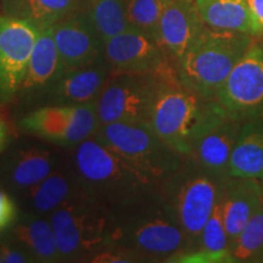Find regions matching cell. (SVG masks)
<instances>
[{
	"mask_svg": "<svg viewBox=\"0 0 263 263\" xmlns=\"http://www.w3.org/2000/svg\"><path fill=\"white\" fill-rule=\"evenodd\" d=\"M161 2H162L163 4L166 5V4H168V3H171V2H174V0H161Z\"/></svg>",
	"mask_w": 263,
	"mask_h": 263,
	"instance_id": "36",
	"label": "cell"
},
{
	"mask_svg": "<svg viewBox=\"0 0 263 263\" xmlns=\"http://www.w3.org/2000/svg\"><path fill=\"white\" fill-rule=\"evenodd\" d=\"M144 261L146 259L137 251L118 245L107 246L88 259V262L94 263H136Z\"/></svg>",
	"mask_w": 263,
	"mask_h": 263,
	"instance_id": "29",
	"label": "cell"
},
{
	"mask_svg": "<svg viewBox=\"0 0 263 263\" xmlns=\"http://www.w3.org/2000/svg\"><path fill=\"white\" fill-rule=\"evenodd\" d=\"M168 262H184V263H230L236 262L230 250L223 251H209V250H199L195 252L180 254L173 256Z\"/></svg>",
	"mask_w": 263,
	"mask_h": 263,
	"instance_id": "30",
	"label": "cell"
},
{
	"mask_svg": "<svg viewBox=\"0 0 263 263\" xmlns=\"http://www.w3.org/2000/svg\"><path fill=\"white\" fill-rule=\"evenodd\" d=\"M87 10L84 14L89 18L95 31L103 39L120 34L130 28L127 18L126 0H85Z\"/></svg>",
	"mask_w": 263,
	"mask_h": 263,
	"instance_id": "24",
	"label": "cell"
},
{
	"mask_svg": "<svg viewBox=\"0 0 263 263\" xmlns=\"http://www.w3.org/2000/svg\"><path fill=\"white\" fill-rule=\"evenodd\" d=\"M18 217L17 206L12 197L0 186V235L11 228Z\"/></svg>",
	"mask_w": 263,
	"mask_h": 263,
	"instance_id": "32",
	"label": "cell"
},
{
	"mask_svg": "<svg viewBox=\"0 0 263 263\" xmlns=\"http://www.w3.org/2000/svg\"><path fill=\"white\" fill-rule=\"evenodd\" d=\"M201 245L203 250L209 251H223L229 246V239L227 234L224 219H223V205L222 199L217 200L215 209L207 219L203 227L201 235Z\"/></svg>",
	"mask_w": 263,
	"mask_h": 263,
	"instance_id": "28",
	"label": "cell"
},
{
	"mask_svg": "<svg viewBox=\"0 0 263 263\" xmlns=\"http://www.w3.org/2000/svg\"><path fill=\"white\" fill-rule=\"evenodd\" d=\"M263 193L254 179H241L228 190L223 205V219L229 245L238 238L246 223L262 203Z\"/></svg>",
	"mask_w": 263,
	"mask_h": 263,
	"instance_id": "19",
	"label": "cell"
},
{
	"mask_svg": "<svg viewBox=\"0 0 263 263\" xmlns=\"http://www.w3.org/2000/svg\"><path fill=\"white\" fill-rule=\"evenodd\" d=\"M62 261H85L111 246L114 212L78 189L48 217Z\"/></svg>",
	"mask_w": 263,
	"mask_h": 263,
	"instance_id": "4",
	"label": "cell"
},
{
	"mask_svg": "<svg viewBox=\"0 0 263 263\" xmlns=\"http://www.w3.org/2000/svg\"><path fill=\"white\" fill-rule=\"evenodd\" d=\"M112 68L101 57L90 64L65 71L50 84L54 105L98 104Z\"/></svg>",
	"mask_w": 263,
	"mask_h": 263,
	"instance_id": "13",
	"label": "cell"
},
{
	"mask_svg": "<svg viewBox=\"0 0 263 263\" xmlns=\"http://www.w3.org/2000/svg\"><path fill=\"white\" fill-rule=\"evenodd\" d=\"M5 234L24 246L34 262H61L55 232L49 219L43 216L24 212Z\"/></svg>",
	"mask_w": 263,
	"mask_h": 263,
	"instance_id": "17",
	"label": "cell"
},
{
	"mask_svg": "<svg viewBox=\"0 0 263 263\" xmlns=\"http://www.w3.org/2000/svg\"><path fill=\"white\" fill-rule=\"evenodd\" d=\"M0 263H2V257H0Z\"/></svg>",
	"mask_w": 263,
	"mask_h": 263,
	"instance_id": "38",
	"label": "cell"
},
{
	"mask_svg": "<svg viewBox=\"0 0 263 263\" xmlns=\"http://www.w3.org/2000/svg\"><path fill=\"white\" fill-rule=\"evenodd\" d=\"M37 35L29 20L0 14V100H11L21 89Z\"/></svg>",
	"mask_w": 263,
	"mask_h": 263,
	"instance_id": "10",
	"label": "cell"
},
{
	"mask_svg": "<svg viewBox=\"0 0 263 263\" xmlns=\"http://www.w3.org/2000/svg\"><path fill=\"white\" fill-rule=\"evenodd\" d=\"M104 55L116 72L157 73L167 65L159 43L132 27L105 41Z\"/></svg>",
	"mask_w": 263,
	"mask_h": 263,
	"instance_id": "11",
	"label": "cell"
},
{
	"mask_svg": "<svg viewBox=\"0 0 263 263\" xmlns=\"http://www.w3.org/2000/svg\"><path fill=\"white\" fill-rule=\"evenodd\" d=\"M195 5L209 27L255 35L246 0H195Z\"/></svg>",
	"mask_w": 263,
	"mask_h": 263,
	"instance_id": "21",
	"label": "cell"
},
{
	"mask_svg": "<svg viewBox=\"0 0 263 263\" xmlns=\"http://www.w3.org/2000/svg\"><path fill=\"white\" fill-rule=\"evenodd\" d=\"M73 161L80 189L111 211L155 192L156 183L95 137L78 144Z\"/></svg>",
	"mask_w": 263,
	"mask_h": 263,
	"instance_id": "2",
	"label": "cell"
},
{
	"mask_svg": "<svg viewBox=\"0 0 263 263\" xmlns=\"http://www.w3.org/2000/svg\"><path fill=\"white\" fill-rule=\"evenodd\" d=\"M94 137L156 184L178 168L180 155L157 136L149 123L101 124Z\"/></svg>",
	"mask_w": 263,
	"mask_h": 263,
	"instance_id": "6",
	"label": "cell"
},
{
	"mask_svg": "<svg viewBox=\"0 0 263 263\" xmlns=\"http://www.w3.org/2000/svg\"><path fill=\"white\" fill-rule=\"evenodd\" d=\"M77 189L76 177L72 180L65 173L54 171L44 180L25 192V200L29 210L27 212L38 216L50 215Z\"/></svg>",
	"mask_w": 263,
	"mask_h": 263,
	"instance_id": "23",
	"label": "cell"
},
{
	"mask_svg": "<svg viewBox=\"0 0 263 263\" xmlns=\"http://www.w3.org/2000/svg\"><path fill=\"white\" fill-rule=\"evenodd\" d=\"M8 137H9L8 126H6L5 121L0 117V153L4 150L6 141H8Z\"/></svg>",
	"mask_w": 263,
	"mask_h": 263,
	"instance_id": "34",
	"label": "cell"
},
{
	"mask_svg": "<svg viewBox=\"0 0 263 263\" xmlns=\"http://www.w3.org/2000/svg\"><path fill=\"white\" fill-rule=\"evenodd\" d=\"M251 44L250 34L205 26L179 60V81L197 94L216 97L230 71Z\"/></svg>",
	"mask_w": 263,
	"mask_h": 263,
	"instance_id": "5",
	"label": "cell"
},
{
	"mask_svg": "<svg viewBox=\"0 0 263 263\" xmlns=\"http://www.w3.org/2000/svg\"><path fill=\"white\" fill-rule=\"evenodd\" d=\"M154 193L114 212L111 245L134 250L144 258H172L189 244L176 215L154 203ZM147 261V259H146Z\"/></svg>",
	"mask_w": 263,
	"mask_h": 263,
	"instance_id": "3",
	"label": "cell"
},
{
	"mask_svg": "<svg viewBox=\"0 0 263 263\" xmlns=\"http://www.w3.org/2000/svg\"><path fill=\"white\" fill-rule=\"evenodd\" d=\"M250 16L255 28V35L263 33V0H246Z\"/></svg>",
	"mask_w": 263,
	"mask_h": 263,
	"instance_id": "33",
	"label": "cell"
},
{
	"mask_svg": "<svg viewBox=\"0 0 263 263\" xmlns=\"http://www.w3.org/2000/svg\"><path fill=\"white\" fill-rule=\"evenodd\" d=\"M0 257H2V263L34 262L27 250L5 233L0 235Z\"/></svg>",
	"mask_w": 263,
	"mask_h": 263,
	"instance_id": "31",
	"label": "cell"
},
{
	"mask_svg": "<svg viewBox=\"0 0 263 263\" xmlns=\"http://www.w3.org/2000/svg\"><path fill=\"white\" fill-rule=\"evenodd\" d=\"M262 193H263V189H262Z\"/></svg>",
	"mask_w": 263,
	"mask_h": 263,
	"instance_id": "39",
	"label": "cell"
},
{
	"mask_svg": "<svg viewBox=\"0 0 263 263\" xmlns=\"http://www.w3.org/2000/svg\"><path fill=\"white\" fill-rule=\"evenodd\" d=\"M230 246L235 261H252L263 250V202Z\"/></svg>",
	"mask_w": 263,
	"mask_h": 263,
	"instance_id": "27",
	"label": "cell"
},
{
	"mask_svg": "<svg viewBox=\"0 0 263 263\" xmlns=\"http://www.w3.org/2000/svg\"><path fill=\"white\" fill-rule=\"evenodd\" d=\"M62 64L54 37V26L38 27V35L22 81V91L51 84L62 74Z\"/></svg>",
	"mask_w": 263,
	"mask_h": 263,
	"instance_id": "18",
	"label": "cell"
},
{
	"mask_svg": "<svg viewBox=\"0 0 263 263\" xmlns=\"http://www.w3.org/2000/svg\"><path fill=\"white\" fill-rule=\"evenodd\" d=\"M228 173L233 178H263V129L252 124L240 132L230 154Z\"/></svg>",
	"mask_w": 263,
	"mask_h": 263,
	"instance_id": "20",
	"label": "cell"
},
{
	"mask_svg": "<svg viewBox=\"0 0 263 263\" xmlns=\"http://www.w3.org/2000/svg\"><path fill=\"white\" fill-rule=\"evenodd\" d=\"M54 37L64 72L104 57L103 39L85 14L72 12L55 24Z\"/></svg>",
	"mask_w": 263,
	"mask_h": 263,
	"instance_id": "12",
	"label": "cell"
},
{
	"mask_svg": "<svg viewBox=\"0 0 263 263\" xmlns=\"http://www.w3.org/2000/svg\"><path fill=\"white\" fill-rule=\"evenodd\" d=\"M163 8L161 0H126L129 26L159 43V26Z\"/></svg>",
	"mask_w": 263,
	"mask_h": 263,
	"instance_id": "26",
	"label": "cell"
},
{
	"mask_svg": "<svg viewBox=\"0 0 263 263\" xmlns=\"http://www.w3.org/2000/svg\"><path fill=\"white\" fill-rule=\"evenodd\" d=\"M189 2H195V0H189Z\"/></svg>",
	"mask_w": 263,
	"mask_h": 263,
	"instance_id": "37",
	"label": "cell"
},
{
	"mask_svg": "<svg viewBox=\"0 0 263 263\" xmlns=\"http://www.w3.org/2000/svg\"><path fill=\"white\" fill-rule=\"evenodd\" d=\"M81 0H25L21 16L37 27L54 26L77 10Z\"/></svg>",
	"mask_w": 263,
	"mask_h": 263,
	"instance_id": "25",
	"label": "cell"
},
{
	"mask_svg": "<svg viewBox=\"0 0 263 263\" xmlns=\"http://www.w3.org/2000/svg\"><path fill=\"white\" fill-rule=\"evenodd\" d=\"M160 72H111L97 104L99 124L149 123Z\"/></svg>",
	"mask_w": 263,
	"mask_h": 263,
	"instance_id": "7",
	"label": "cell"
},
{
	"mask_svg": "<svg viewBox=\"0 0 263 263\" xmlns=\"http://www.w3.org/2000/svg\"><path fill=\"white\" fill-rule=\"evenodd\" d=\"M205 26L195 2L174 0L163 8L159 26V44L180 60Z\"/></svg>",
	"mask_w": 263,
	"mask_h": 263,
	"instance_id": "15",
	"label": "cell"
},
{
	"mask_svg": "<svg viewBox=\"0 0 263 263\" xmlns=\"http://www.w3.org/2000/svg\"><path fill=\"white\" fill-rule=\"evenodd\" d=\"M216 99L232 118L263 112V48L251 44L223 82Z\"/></svg>",
	"mask_w": 263,
	"mask_h": 263,
	"instance_id": "9",
	"label": "cell"
},
{
	"mask_svg": "<svg viewBox=\"0 0 263 263\" xmlns=\"http://www.w3.org/2000/svg\"><path fill=\"white\" fill-rule=\"evenodd\" d=\"M252 261H254V262H262L263 263V250H262L261 252H259L257 256H256L254 259H252Z\"/></svg>",
	"mask_w": 263,
	"mask_h": 263,
	"instance_id": "35",
	"label": "cell"
},
{
	"mask_svg": "<svg viewBox=\"0 0 263 263\" xmlns=\"http://www.w3.org/2000/svg\"><path fill=\"white\" fill-rule=\"evenodd\" d=\"M227 117L228 114L218 100L190 90L179 78L176 80L170 66L160 72L149 124L179 155L193 154L203 134Z\"/></svg>",
	"mask_w": 263,
	"mask_h": 263,
	"instance_id": "1",
	"label": "cell"
},
{
	"mask_svg": "<svg viewBox=\"0 0 263 263\" xmlns=\"http://www.w3.org/2000/svg\"><path fill=\"white\" fill-rule=\"evenodd\" d=\"M22 129L62 146H74L94 136L99 128L97 104L50 105L20 121Z\"/></svg>",
	"mask_w": 263,
	"mask_h": 263,
	"instance_id": "8",
	"label": "cell"
},
{
	"mask_svg": "<svg viewBox=\"0 0 263 263\" xmlns=\"http://www.w3.org/2000/svg\"><path fill=\"white\" fill-rule=\"evenodd\" d=\"M54 171L55 156L50 150L42 146H29L10 154L4 161L2 176L9 188L25 193Z\"/></svg>",
	"mask_w": 263,
	"mask_h": 263,
	"instance_id": "16",
	"label": "cell"
},
{
	"mask_svg": "<svg viewBox=\"0 0 263 263\" xmlns=\"http://www.w3.org/2000/svg\"><path fill=\"white\" fill-rule=\"evenodd\" d=\"M217 200L215 183L205 176L189 178L179 186L173 212L189 240L200 238Z\"/></svg>",
	"mask_w": 263,
	"mask_h": 263,
	"instance_id": "14",
	"label": "cell"
},
{
	"mask_svg": "<svg viewBox=\"0 0 263 263\" xmlns=\"http://www.w3.org/2000/svg\"><path fill=\"white\" fill-rule=\"evenodd\" d=\"M239 134L234 124L227 120L223 121L197 141L194 150L197 160L205 168L212 172H228L230 154Z\"/></svg>",
	"mask_w": 263,
	"mask_h": 263,
	"instance_id": "22",
	"label": "cell"
}]
</instances>
